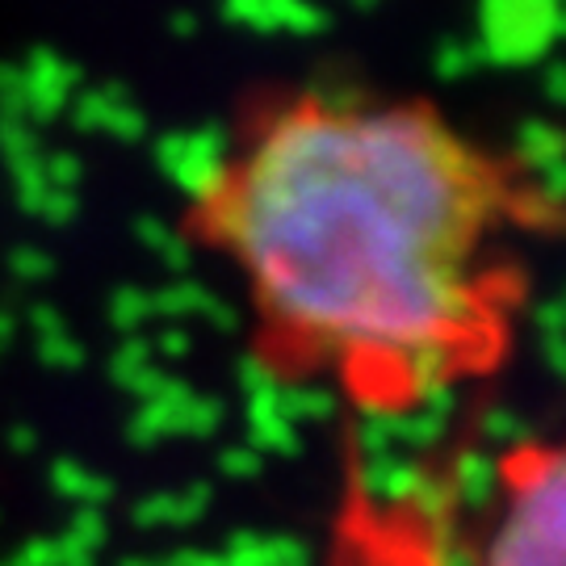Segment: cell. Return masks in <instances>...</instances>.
<instances>
[{"mask_svg": "<svg viewBox=\"0 0 566 566\" xmlns=\"http://www.w3.org/2000/svg\"><path fill=\"white\" fill-rule=\"evenodd\" d=\"M525 210L512 168L432 102L294 88L210 160L185 231L240 282L264 374L407 416L500 361V240Z\"/></svg>", "mask_w": 566, "mask_h": 566, "instance_id": "obj_1", "label": "cell"}, {"mask_svg": "<svg viewBox=\"0 0 566 566\" xmlns=\"http://www.w3.org/2000/svg\"><path fill=\"white\" fill-rule=\"evenodd\" d=\"M474 566H566V446H521L495 465Z\"/></svg>", "mask_w": 566, "mask_h": 566, "instance_id": "obj_2", "label": "cell"}, {"mask_svg": "<svg viewBox=\"0 0 566 566\" xmlns=\"http://www.w3.org/2000/svg\"><path fill=\"white\" fill-rule=\"evenodd\" d=\"M344 566H432V558L420 546L386 542V533L353 528V542L344 546Z\"/></svg>", "mask_w": 566, "mask_h": 566, "instance_id": "obj_3", "label": "cell"}]
</instances>
